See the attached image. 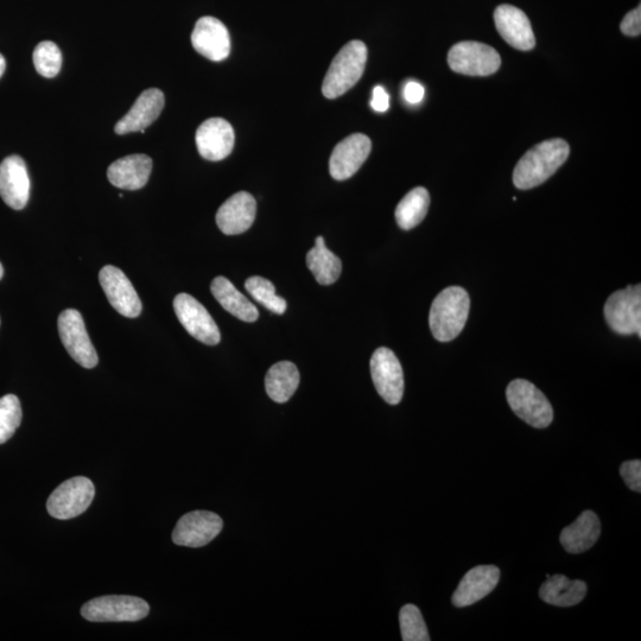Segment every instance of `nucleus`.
I'll return each instance as SVG.
<instances>
[{
    "mask_svg": "<svg viewBox=\"0 0 641 641\" xmlns=\"http://www.w3.org/2000/svg\"><path fill=\"white\" fill-rule=\"evenodd\" d=\"M570 148L563 139H550L536 145L520 158L513 171V183L528 190L548 181L568 160Z\"/></svg>",
    "mask_w": 641,
    "mask_h": 641,
    "instance_id": "obj_1",
    "label": "nucleus"
},
{
    "mask_svg": "<svg viewBox=\"0 0 641 641\" xmlns=\"http://www.w3.org/2000/svg\"><path fill=\"white\" fill-rule=\"evenodd\" d=\"M471 309L467 291L460 287L444 289L430 309L429 325L434 338L440 342L452 341L460 335Z\"/></svg>",
    "mask_w": 641,
    "mask_h": 641,
    "instance_id": "obj_2",
    "label": "nucleus"
},
{
    "mask_svg": "<svg viewBox=\"0 0 641 641\" xmlns=\"http://www.w3.org/2000/svg\"><path fill=\"white\" fill-rule=\"evenodd\" d=\"M367 54L364 42L347 43L328 69L322 86L323 95L328 99H336L357 85L365 72Z\"/></svg>",
    "mask_w": 641,
    "mask_h": 641,
    "instance_id": "obj_3",
    "label": "nucleus"
},
{
    "mask_svg": "<svg viewBox=\"0 0 641 641\" xmlns=\"http://www.w3.org/2000/svg\"><path fill=\"white\" fill-rule=\"evenodd\" d=\"M150 606L136 596L107 595L86 602L81 615L92 623H135L148 617Z\"/></svg>",
    "mask_w": 641,
    "mask_h": 641,
    "instance_id": "obj_4",
    "label": "nucleus"
},
{
    "mask_svg": "<svg viewBox=\"0 0 641 641\" xmlns=\"http://www.w3.org/2000/svg\"><path fill=\"white\" fill-rule=\"evenodd\" d=\"M506 397L514 414L531 427L548 428L554 421V410L548 398L528 380H513L507 386Z\"/></svg>",
    "mask_w": 641,
    "mask_h": 641,
    "instance_id": "obj_5",
    "label": "nucleus"
},
{
    "mask_svg": "<svg viewBox=\"0 0 641 641\" xmlns=\"http://www.w3.org/2000/svg\"><path fill=\"white\" fill-rule=\"evenodd\" d=\"M608 326L620 335H641V285L615 291L605 304Z\"/></svg>",
    "mask_w": 641,
    "mask_h": 641,
    "instance_id": "obj_6",
    "label": "nucleus"
},
{
    "mask_svg": "<svg viewBox=\"0 0 641 641\" xmlns=\"http://www.w3.org/2000/svg\"><path fill=\"white\" fill-rule=\"evenodd\" d=\"M93 482L85 477L69 479L50 494L47 510L50 516L67 520L80 516L94 499Z\"/></svg>",
    "mask_w": 641,
    "mask_h": 641,
    "instance_id": "obj_7",
    "label": "nucleus"
},
{
    "mask_svg": "<svg viewBox=\"0 0 641 641\" xmlns=\"http://www.w3.org/2000/svg\"><path fill=\"white\" fill-rule=\"evenodd\" d=\"M449 67L455 73L468 76H488L501 66L497 50L487 44L473 41L460 42L450 49Z\"/></svg>",
    "mask_w": 641,
    "mask_h": 641,
    "instance_id": "obj_8",
    "label": "nucleus"
},
{
    "mask_svg": "<svg viewBox=\"0 0 641 641\" xmlns=\"http://www.w3.org/2000/svg\"><path fill=\"white\" fill-rule=\"evenodd\" d=\"M59 334L63 346L72 359L85 368L98 365V354L87 334L84 319L78 310L67 309L59 316Z\"/></svg>",
    "mask_w": 641,
    "mask_h": 641,
    "instance_id": "obj_9",
    "label": "nucleus"
},
{
    "mask_svg": "<svg viewBox=\"0 0 641 641\" xmlns=\"http://www.w3.org/2000/svg\"><path fill=\"white\" fill-rule=\"evenodd\" d=\"M371 376L380 397L387 404L397 405L404 395V373L401 363L391 349L380 347L371 359Z\"/></svg>",
    "mask_w": 641,
    "mask_h": 641,
    "instance_id": "obj_10",
    "label": "nucleus"
},
{
    "mask_svg": "<svg viewBox=\"0 0 641 641\" xmlns=\"http://www.w3.org/2000/svg\"><path fill=\"white\" fill-rule=\"evenodd\" d=\"M174 309L177 319L193 338L208 346L219 344L221 334L217 323L193 296L177 295L174 300Z\"/></svg>",
    "mask_w": 641,
    "mask_h": 641,
    "instance_id": "obj_11",
    "label": "nucleus"
},
{
    "mask_svg": "<svg viewBox=\"0 0 641 641\" xmlns=\"http://www.w3.org/2000/svg\"><path fill=\"white\" fill-rule=\"evenodd\" d=\"M224 522L213 512L194 511L179 520L173 532L176 545L188 548H201L211 543L219 535Z\"/></svg>",
    "mask_w": 641,
    "mask_h": 641,
    "instance_id": "obj_12",
    "label": "nucleus"
},
{
    "mask_svg": "<svg viewBox=\"0 0 641 641\" xmlns=\"http://www.w3.org/2000/svg\"><path fill=\"white\" fill-rule=\"evenodd\" d=\"M99 281L104 289L107 300L120 315L135 319L142 313V302L137 291L125 276L124 272L116 266L107 265L100 271Z\"/></svg>",
    "mask_w": 641,
    "mask_h": 641,
    "instance_id": "obj_13",
    "label": "nucleus"
},
{
    "mask_svg": "<svg viewBox=\"0 0 641 641\" xmlns=\"http://www.w3.org/2000/svg\"><path fill=\"white\" fill-rule=\"evenodd\" d=\"M372 150L371 139L363 133H355L336 145L329 160V173L333 179L345 181L357 173Z\"/></svg>",
    "mask_w": 641,
    "mask_h": 641,
    "instance_id": "obj_14",
    "label": "nucleus"
},
{
    "mask_svg": "<svg viewBox=\"0 0 641 641\" xmlns=\"http://www.w3.org/2000/svg\"><path fill=\"white\" fill-rule=\"evenodd\" d=\"M0 196L16 211H21L30 198V177L22 157L9 156L0 163Z\"/></svg>",
    "mask_w": 641,
    "mask_h": 641,
    "instance_id": "obj_15",
    "label": "nucleus"
},
{
    "mask_svg": "<svg viewBox=\"0 0 641 641\" xmlns=\"http://www.w3.org/2000/svg\"><path fill=\"white\" fill-rule=\"evenodd\" d=\"M495 27L511 47L529 52L536 46L535 34L528 16L516 6L503 4L494 11Z\"/></svg>",
    "mask_w": 641,
    "mask_h": 641,
    "instance_id": "obj_16",
    "label": "nucleus"
},
{
    "mask_svg": "<svg viewBox=\"0 0 641 641\" xmlns=\"http://www.w3.org/2000/svg\"><path fill=\"white\" fill-rule=\"evenodd\" d=\"M193 47L206 59L220 62L231 53V37L225 24L214 17H202L192 34Z\"/></svg>",
    "mask_w": 641,
    "mask_h": 641,
    "instance_id": "obj_17",
    "label": "nucleus"
},
{
    "mask_svg": "<svg viewBox=\"0 0 641 641\" xmlns=\"http://www.w3.org/2000/svg\"><path fill=\"white\" fill-rule=\"evenodd\" d=\"M232 125L222 118H211L196 131V147L205 160L218 162L231 155L234 148Z\"/></svg>",
    "mask_w": 641,
    "mask_h": 641,
    "instance_id": "obj_18",
    "label": "nucleus"
},
{
    "mask_svg": "<svg viewBox=\"0 0 641 641\" xmlns=\"http://www.w3.org/2000/svg\"><path fill=\"white\" fill-rule=\"evenodd\" d=\"M257 202L250 193L231 196L217 213V224L226 236H237L250 230L256 220Z\"/></svg>",
    "mask_w": 641,
    "mask_h": 641,
    "instance_id": "obj_19",
    "label": "nucleus"
},
{
    "mask_svg": "<svg viewBox=\"0 0 641 641\" xmlns=\"http://www.w3.org/2000/svg\"><path fill=\"white\" fill-rule=\"evenodd\" d=\"M165 103L164 94L157 88H150L139 95L135 105L119 120L116 125L118 135H128L132 132H145V129L156 122L163 110Z\"/></svg>",
    "mask_w": 641,
    "mask_h": 641,
    "instance_id": "obj_20",
    "label": "nucleus"
},
{
    "mask_svg": "<svg viewBox=\"0 0 641 641\" xmlns=\"http://www.w3.org/2000/svg\"><path fill=\"white\" fill-rule=\"evenodd\" d=\"M500 580V570L494 566H479L463 576L453 594V605L459 608L472 606L491 594Z\"/></svg>",
    "mask_w": 641,
    "mask_h": 641,
    "instance_id": "obj_21",
    "label": "nucleus"
},
{
    "mask_svg": "<svg viewBox=\"0 0 641 641\" xmlns=\"http://www.w3.org/2000/svg\"><path fill=\"white\" fill-rule=\"evenodd\" d=\"M152 160L147 155H130L112 163L107 177L114 187L126 190L142 189L148 183Z\"/></svg>",
    "mask_w": 641,
    "mask_h": 641,
    "instance_id": "obj_22",
    "label": "nucleus"
},
{
    "mask_svg": "<svg viewBox=\"0 0 641 641\" xmlns=\"http://www.w3.org/2000/svg\"><path fill=\"white\" fill-rule=\"evenodd\" d=\"M600 535L599 517L593 511H585L561 532L560 541L569 554H582L594 547Z\"/></svg>",
    "mask_w": 641,
    "mask_h": 641,
    "instance_id": "obj_23",
    "label": "nucleus"
},
{
    "mask_svg": "<svg viewBox=\"0 0 641 641\" xmlns=\"http://www.w3.org/2000/svg\"><path fill=\"white\" fill-rule=\"evenodd\" d=\"M587 585L581 580H569L564 575L550 576L539 589V596L547 604L557 607L579 605L586 598Z\"/></svg>",
    "mask_w": 641,
    "mask_h": 641,
    "instance_id": "obj_24",
    "label": "nucleus"
},
{
    "mask_svg": "<svg viewBox=\"0 0 641 641\" xmlns=\"http://www.w3.org/2000/svg\"><path fill=\"white\" fill-rule=\"evenodd\" d=\"M212 294L226 312L244 322H256L258 309L225 277H217L211 285Z\"/></svg>",
    "mask_w": 641,
    "mask_h": 641,
    "instance_id": "obj_25",
    "label": "nucleus"
},
{
    "mask_svg": "<svg viewBox=\"0 0 641 641\" xmlns=\"http://www.w3.org/2000/svg\"><path fill=\"white\" fill-rule=\"evenodd\" d=\"M300 385V372L290 361H281L272 366L266 374L265 389L276 403H287Z\"/></svg>",
    "mask_w": 641,
    "mask_h": 641,
    "instance_id": "obj_26",
    "label": "nucleus"
},
{
    "mask_svg": "<svg viewBox=\"0 0 641 641\" xmlns=\"http://www.w3.org/2000/svg\"><path fill=\"white\" fill-rule=\"evenodd\" d=\"M307 265L321 285H332L341 276V259L327 249L325 239L321 236L316 238L314 249L308 252Z\"/></svg>",
    "mask_w": 641,
    "mask_h": 641,
    "instance_id": "obj_27",
    "label": "nucleus"
},
{
    "mask_svg": "<svg viewBox=\"0 0 641 641\" xmlns=\"http://www.w3.org/2000/svg\"><path fill=\"white\" fill-rule=\"evenodd\" d=\"M430 195L427 189L417 187L404 196L396 209V220L402 230L409 231L420 225L427 217Z\"/></svg>",
    "mask_w": 641,
    "mask_h": 641,
    "instance_id": "obj_28",
    "label": "nucleus"
},
{
    "mask_svg": "<svg viewBox=\"0 0 641 641\" xmlns=\"http://www.w3.org/2000/svg\"><path fill=\"white\" fill-rule=\"evenodd\" d=\"M247 293L270 312L283 315L288 304L284 298L276 295L275 285L263 277H251L245 283Z\"/></svg>",
    "mask_w": 641,
    "mask_h": 641,
    "instance_id": "obj_29",
    "label": "nucleus"
},
{
    "mask_svg": "<svg viewBox=\"0 0 641 641\" xmlns=\"http://www.w3.org/2000/svg\"><path fill=\"white\" fill-rule=\"evenodd\" d=\"M21 402L15 395L0 398V444L8 442L22 423Z\"/></svg>",
    "mask_w": 641,
    "mask_h": 641,
    "instance_id": "obj_30",
    "label": "nucleus"
},
{
    "mask_svg": "<svg viewBox=\"0 0 641 641\" xmlns=\"http://www.w3.org/2000/svg\"><path fill=\"white\" fill-rule=\"evenodd\" d=\"M34 65L38 74L52 79L61 71L62 53L54 42L43 41L37 44L33 55Z\"/></svg>",
    "mask_w": 641,
    "mask_h": 641,
    "instance_id": "obj_31",
    "label": "nucleus"
},
{
    "mask_svg": "<svg viewBox=\"0 0 641 641\" xmlns=\"http://www.w3.org/2000/svg\"><path fill=\"white\" fill-rule=\"evenodd\" d=\"M402 639L404 641H429L427 625L423 615L415 605H405L399 612Z\"/></svg>",
    "mask_w": 641,
    "mask_h": 641,
    "instance_id": "obj_32",
    "label": "nucleus"
},
{
    "mask_svg": "<svg viewBox=\"0 0 641 641\" xmlns=\"http://www.w3.org/2000/svg\"><path fill=\"white\" fill-rule=\"evenodd\" d=\"M621 478L624 479L625 484L630 490L634 492H641V461L632 460L626 461L620 467Z\"/></svg>",
    "mask_w": 641,
    "mask_h": 641,
    "instance_id": "obj_33",
    "label": "nucleus"
},
{
    "mask_svg": "<svg viewBox=\"0 0 641 641\" xmlns=\"http://www.w3.org/2000/svg\"><path fill=\"white\" fill-rule=\"evenodd\" d=\"M621 31L626 36H639L641 33V8L638 6L637 9H634L623 19L620 25Z\"/></svg>",
    "mask_w": 641,
    "mask_h": 641,
    "instance_id": "obj_34",
    "label": "nucleus"
},
{
    "mask_svg": "<svg viewBox=\"0 0 641 641\" xmlns=\"http://www.w3.org/2000/svg\"><path fill=\"white\" fill-rule=\"evenodd\" d=\"M404 98L411 105L420 104L424 99V87L417 81H409L404 87Z\"/></svg>",
    "mask_w": 641,
    "mask_h": 641,
    "instance_id": "obj_35",
    "label": "nucleus"
},
{
    "mask_svg": "<svg viewBox=\"0 0 641 641\" xmlns=\"http://www.w3.org/2000/svg\"><path fill=\"white\" fill-rule=\"evenodd\" d=\"M372 109L376 112H386L390 107V97L382 86L374 87L372 100Z\"/></svg>",
    "mask_w": 641,
    "mask_h": 641,
    "instance_id": "obj_36",
    "label": "nucleus"
},
{
    "mask_svg": "<svg viewBox=\"0 0 641 641\" xmlns=\"http://www.w3.org/2000/svg\"><path fill=\"white\" fill-rule=\"evenodd\" d=\"M6 69V61L4 59V56L0 54V78H2L4 72Z\"/></svg>",
    "mask_w": 641,
    "mask_h": 641,
    "instance_id": "obj_37",
    "label": "nucleus"
},
{
    "mask_svg": "<svg viewBox=\"0 0 641 641\" xmlns=\"http://www.w3.org/2000/svg\"><path fill=\"white\" fill-rule=\"evenodd\" d=\"M4 276V269L2 263H0V279H2Z\"/></svg>",
    "mask_w": 641,
    "mask_h": 641,
    "instance_id": "obj_38",
    "label": "nucleus"
}]
</instances>
